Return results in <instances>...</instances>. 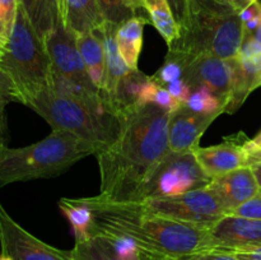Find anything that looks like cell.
I'll use <instances>...</instances> for the list:
<instances>
[{"instance_id":"obj_13","label":"cell","mask_w":261,"mask_h":260,"mask_svg":"<svg viewBox=\"0 0 261 260\" xmlns=\"http://www.w3.org/2000/svg\"><path fill=\"white\" fill-rule=\"evenodd\" d=\"M212 250L240 252L261 247V219L226 214L209 228Z\"/></svg>"},{"instance_id":"obj_8","label":"cell","mask_w":261,"mask_h":260,"mask_svg":"<svg viewBox=\"0 0 261 260\" xmlns=\"http://www.w3.org/2000/svg\"><path fill=\"white\" fill-rule=\"evenodd\" d=\"M211 181L212 177L200 167L193 150H170L149 173L137 201L189 193L205 188Z\"/></svg>"},{"instance_id":"obj_22","label":"cell","mask_w":261,"mask_h":260,"mask_svg":"<svg viewBox=\"0 0 261 260\" xmlns=\"http://www.w3.org/2000/svg\"><path fill=\"white\" fill-rule=\"evenodd\" d=\"M33 28L45 42L61 22L59 0H18Z\"/></svg>"},{"instance_id":"obj_39","label":"cell","mask_w":261,"mask_h":260,"mask_svg":"<svg viewBox=\"0 0 261 260\" xmlns=\"http://www.w3.org/2000/svg\"><path fill=\"white\" fill-rule=\"evenodd\" d=\"M228 2L231 3V4L233 5L237 10H242V9H245L247 5L251 4L252 2H255V0H228Z\"/></svg>"},{"instance_id":"obj_4","label":"cell","mask_w":261,"mask_h":260,"mask_svg":"<svg viewBox=\"0 0 261 260\" xmlns=\"http://www.w3.org/2000/svg\"><path fill=\"white\" fill-rule=\"evenodd\" d=\"M25 106L42 116L53 130L71 133L93 145L96 154L114 144L119 137L120 119L114 112L92 106L55 87L36 94Z\"/></svg>"},{"instance_id":"obj_7","label":"cell","mask_w":261,"mask_h":260,"mask_svg":"<svg viewBox=\"0 0 261 260\" xmlns=\"http://www.w3.org/2000/svg\"><path fill=\"white\" fill-rule=\"evenodd\" d=\"M45 45L53 61L55 88L75 94L92 106L114 112L87 73L78 50L76 36L66 30L63 22L59 23L58 27L46 37Z\"/></svg>"},{"instance_id":"obj_31","label":"cell","mask_w":261,"mask_h":260,"mask_svg":"<svg viewBox=\"0 0 261 260\" xmlns=\"http://www.w3.org/2000/svg\"><path fill=\"white\" fill-rule=\"evenodd\" d=\"M0 102H19L22 103L19 92L7 73L0 69Z\"/></svg>"},{"instance_id":"obj_2","label":"cell","mask_w":261,"mask_h":260,"mask_svg":"<svg viewBox=\"0 0 261 260\" xmlns=\"http://www.w3.org/2000/svg\"><path fill=\"white\" fill-rule=\"evenodd\" d=\"M93 212V235L124 236L149 260L182 257L212 250L209 227L186 223L154 213L142 201L86 198Z\"/></svg>"},{"instance_id":"obj_10","label":"cell","mask_w":261,"mask_h":260,"mask_svg":"<svg viewBox=\"0 0 261 260\" xmlns=\"http://www.w3.org/2000/svg\"><path fill=\"white\" fill-rule=\"evenodd\" d=\"M193 152L200 167L212 178L261 163V148L244 133L226 137L223 142L212 147L198 145Z\"/></svg>"},{"instance_id":"obj_33","label":"cell","mask_w":261,"mask_h":260,"mask_svg":"<svg viewBox=\"0 0 261 260\" xmlns=\"http://www.w3.org/2000/svg\"><path fill=\"white\" fill-rule=\"evenodd\" d=\"M165 88L182 105H185L188 102L191 93V87L184 79H178V81L172 82V83L167 84Z\"/></svg>"},{"instance_id":"obj_23","label":"cell","mask_w":261,"mask_h":260,"mask_svg":"<svg viewBox=\"0 0 261 260\" xmlns=\"http://www.w3.org/2000/svg\"><path fill=\"white\" fill-rule=\"evenodd\" d=\"M140 8L148 13L150 23L157 28L170 47L178 38L181 28L173 17L168 0H139Z\"/></svg>"},{"instance_id":"obj_41","label":"cell","mask_w":261,"mask_h":260,"mask_svg":"<svg viewBox=\"0 0 261 260\" xmlns=\"http://www.w3.org/2000/svg\"><path fill=\"white\" fill-rule=\"evenodd\" d=\"M251 35L254 36V38L257 41V42L261 43V25L259 28H256V30L251 33Z\"/></svg>"},{"instance_id":"obj_16","label":"cell","mask_w":261,"mask_h":260,"mask_svg":"<svg viewBox=\"0 0 261 260\" xmlns=\"http://www.w3.org/2000/svg\"><path fill=\"white\" fill-rule=\"evenodd\" d=\"M158 86L152 76L145 75L139 69H130L117 84L116 93L111 101L112 110L120 116L138 106L152 103Z\"/></svg>"},{"instance_id":"obj_29","label":"cell","mask_w":261,"mask_h":260,"mask_svg":"<svg viewBox=\"0 0 261 260\" xmlns=\"http://www.w3.org/2000/svg\"><path fill=\"white\" fill-rule=\"evenodd\" d=\"M17 9L18 0H0V51L5 47L12 35Z\"/></svg>"},{"instance_id":"obj_24","label":"cell","mask_w":261,"mask_h":260,"mask_svg":"<svg viewBox=\"0 0 261 260\" xmlns=\"http://www.w3.org/2000/svg\"><path fill=\"white\" fill-rule=\"evenodd\" d=\"M59 206L64 216L71 224L75 242H82L92 237V226H93V212L87 203L86 198L68 199L61 198Z\"/></svg>"},{"instance_id":"obj_18","label":"cell","mask_w":261,"mask_h":260,"mask_svg":"<svg viewBox=\"0 0 261 260\" xmlns=\"http://www.w3.org/2000/svg\"><path fill=\"white\" fill-rule=\"evenodd\" d=\"M233 79L224 112L233 114L242 106L249 94L261 86V55L233 59Z\"/></svg>"},{"instance_id":"obj_5","label":"cell","mask_w":261,"mask_h":260,"mask_svg":"<svg viewBox=\"0 0 261 260\" xmlns=\"http://www.w3.org/2000/svg\"><path fill=\"white\" fill-rule=\"evenodd\" d=\"M96 153L93 145L63 130H53L45 139L28 147H7L0 152V189L18 181L55 177Z\"/></svg>"},{"instance_id":"obj_12","label":"cell","mask_w":261,"mask_h":260,"mask_svg":"<svg viewBox=\"0 0 261 260\" xmlns=\"http://www.w3.org/2000/svg\"><path fill=\"white\" fill-rule=\"evenodd\" d=\"M176 54L184 64L182 79L191 87H206L217 94L226 107L231 93L233 79V61L223 60L211 54L190 56L181 53Z\"/></svg>"},{"instance_id":"obj_1","label":"cell","mask_w":261,"mask_h":260,"mask_svg":"<svg viewBox=\"0 0 261 260\" xmlns=\"http://www.w3.org/2000/svg\"><path fill=\"white\" fill-rule=\"evenodd\" d=\"M170 112L154 103L143 105L119 116L120 133L114 144L96 154L105 201H137L149 173L170 152Z\"/></svg>"},{"instance_id":"obj_40","label":"cell","mask_w":261,"mask_h":260,"mask_svg":"<svg viewBox=\"0 0 261 260\" xmlns=\"http://www.w3.org/2000/svg\"><path fill=\"white\" fill-rule=\"evenodd\" d=\"M252 172H254L255 177H256L257 184H259L260 189H261V163H257V165L252 166Z\"/></svg>"},{"instance_id":"obj_6","label":"cell","mask_w":261,"mask_h":260,"mask_svg":"<svg viewBox=\"0 0 261 260\" xmlns=\"http://www.w3.org/2000/svg\"><path fill=\"white\" fill-rule=\"evenodd\" d=\"M0 69L9 75L23 105L54 87V68L45 42L18 3L12 35L0 51Z\"/></svg>"},{"instance_id":"obj_44","label":"cell","mask_w":261,"mask_h":260,"mask_svg":"<svg viewBox=\"0 0 261 260\" xmlns=\"http://www.w3.org/2000/svg\"><path fill=\"white\" fill-rule=\"evenodd\" d=\"M0 260H12V259H10L9 256H7V255H3V254H0Z\"/></svg>"},{"instance_id":"obj_38","label":"cell","mask_w":261,"mask_h":260,"mask_svg":"<svg viewBox=\"0 0 261 260\" xmlns=\"http://www.w3.org/2000/svg\"><path fill=\"white\" fill-rule=\"evenodd\" d=\"M234 254L241 260H261V247L255 250H250V251L234 252Z\"/></svg>"},{"instance_id":"obj_32","label":"cell","mask_w":261,"mask_h":260,"mask_svg":"<svg viewBox=\"0 0 261 260\" xmlns=\"http://www.w3.org/2000/svg\"><path fill=\"white\" fill-rule=\"evenodd\" d=\"M152 103L157 105V106L166 110V111H168L170 114H172V112H175L176 110H178L182 106V103H180V102H178L177 99H176L175 97L162 86H158L157 91H155L154 93V97H153Z\"/></svg>"},{"instance_id":"obj_20","label":"cell","mask_w":261,"mask_h":260,"mask_svg":"<svg viewBox=\"0 0 261 260\" xmlns=\"http://www.w3.org/2000/svg\"><path fill=\"white\" fill-rule=\"evenodd\" d=\"M150 23L144 15H135L117 25L116 42L119 51L126 65L130 69H138L140 51L143 46V32L144 25Z\"/></svg>"},{"instance_id":"obj_27","label":"cell","mask_w":261,"mask_h":260,"mask_svg":"<svg viewBox=\"0 0 261 260\" xmlns=\"http://www.w3.org/2000/svg\"><path fill=\"white\" fill-rule=\"evenodd\" d=\"M105 20L119 25L125 20L138 15L139 0H97Z\"/></svg>"},{"instance_id":"obj_15","label":"cell","mask_w":261,"mask_h":260,"mask_svg":"<svg viewBox=\"0 0 261 260\" xmlns=\"http://www.w3.org/2000/svg\"><path fill=\"white\" fill-rule=\"evenodd\" d=\"M218 116L193 111L185 105L170 115L168 145L172 152H188L196 148L201 135Z\"/></svg>"},{"instance_id":"obj_35","label":"cell","mask_w":261,"mask_h":260,"mask_svg":"<svg viewBox=\"0 0 261 260\" xmlns=\"http://www.w3.org/2000/svg\"><path fill=\"white\" fill-rule=\"evenodd\" d=\"M261 55V43L257 42L252 35H244L239 58L247 59Z\"/></svg>"},{"instance_id":"obj_34","label":"cell","mask_w":261,"mask_h":260,"mask_svg":"<svg viewBox=\"0 0 261 260\" xmlns=\"http://www.w3.org/2000/svg\"><path fill=\"white\" fill-rule=\"evenodd\" d=\"M191 260H241L234 252L223 251V250H205L198 254L190 255Z\"/></svg>"},{"instance_id":"obj_25","label":"cell","mask_w":261,"mask_h":260,"mask_svg":"<svg viewBox=\"0 0 261 260\" xmlns=\"http://www.w3.org/2000/svg\"><path fill=\"white\" fill-rule=\"evenodd\" d=\"M70 251L73 260H124L106 235H93L86 241L75 242Z\"/></svg>"},{"instance_id":"obj_42","label":"cell","mask_w":261,"mask_h":260,"mask_svg":"<svg viewBox=\"0 0 261 260\" xmlns=\"http://www.w3.org/2000/svg\"><path fill=\"white\" fill-rule=\"evenodd\" d=\"M158 260H191L190 255L189 256H182V257H168V259H158Z\"/></svg>"},{"instance_id":"obj_3","label":"cell","mask_w":261,"mask_h":260,"mask_svg":"<svg viewBox=\"0 0 261 260\" xmlns=\"http://www.w3.org/2000/svg\"><path fill=\"white\" fill-rule=\"evenodd\" d=\"M244 40V23L228 0H189V18L168 51L233 60Z\"/></svg>"},{"instance_id":"obj_21","label":"cell","mask_w":261,"mask_h":260,"mask_svg":"<svg viewBox=\"0 0 261 260\" xmlns=\"http://www.w3.org/2000/svg\"><path fill=\"white\" fill-rule=\"evenodd\" d=\"M76 43L92 83L102 91L105 79V48L99 31L76 36Z\"/></svg>"},{"instance_id":"obj_19","label":"cell","mask_w":261,"mask_h":260,"mask_svg":"<svg viewBox=\"0 0 261 260\" xmlns=\"http://www.w3.org/2000/svg\"><path fill=\"white\" fill-rule=\"evenodd\" d=\"M64 27L75 36L93 32L105 23L97 0H59Z\"/></svg>"},{"instance_id":"obj_37","label":"cell","mask_w":261,"mask_h":260,"mask_svg":"<svg viewBox=\"0 0 261 260\" xmlns=\"http://www.w3.org/2000/svg\"><path fill=\"white\" fill-rule=\"evenodd\" d=\"M261 14V3L259 0H255L251 4L247 5L245 9L240 10V18H241L242 23H246L249 20L254 19L257 15Z\"/></svg>"},{"instance_id":"obj_30","label":"cell","mask_w":261,"mask_h":260,"mask_svg":"<svg viewBox=\"0 0 261 260\" xmlns=\"http://www.w3.org/2000/svg\"><path fill=\"white\" fill-rule=\"evenodd\" d=\"M231 214L245 218L261 219V189L251 199L237 206Z\"/></svg>"},{"instance_id":"obj_26","label":"cell","mask_w":261,"mask_h":260,"mask_svg":"<svg viewBox=\"0 0 261 260\" xmlns=\"http://www.w3.org/2000/svg\"><path fill=\"white\" fill-rule=\"evenodd\" d=\"M185 106L204 115L219 116L221 114H224V102L211 89L201 86L191 88L190 97Z\"/></svg>"},{"instance_id":"obj_14","label":"cell","mask_w":261,"mask_h":260,"mask_svg":"<svg viewBox=\"0 0 261 260\" xmlns=\"http://www.w3.org/2000/svg\"><path fill=\"white\" fill-rule=\"evenodd\" d=\"M205 188L216 196L226 214H231L237 206L251 199L260 190L251 167L239 168L212 178Z\"/></svg>"},{"instance_id":"obj_17","label":"cell","mask_w":261,"mask_h":260,"mask_svg":"<svg viewBox=\"0 0 261 260\" xmlns=\"http://www.w3.org/2000/svg\"><path fill=\"white\" fill-rule=\"evenodd\" d=\"M116 30L117 25L107 20H105L103 24L98 28L105 48V79L101 92L110 106L116 93L117 84L121 81L122 76L130 70L119 51V46L116 42Z\"/></svg>"},{"instance_id":"obj_43","label":"cell","mask_w":261,"mask_h":260,"mask_svg":"<svg viewBox=\"0 0 261 260\" xmlns=\"http://www.w3.org/2000/svg\"><path fill=\"white\" fill-rule=\"evenodd\" d=\"M252 140H254V142H255V143H256V144H257V145H259V147L261 148V132H260V133H259V134H257V135H256V137H255V138H254V139H252Z\"/></svg>"},{"instance_id":"obj_36","label":"cell","mask_w":261,"mask_h":260,"mask_svg":"<svg viewBox=\"0 0 261 260\" xmlns=\"http://www.w3.org/2000/svg\"><path fill=\"white\" fill-rule=\"evenodd\" d=\"M172 9L173 17L178 23L180 28H185L189 18V0H168Z\"/></svg>"},{"instance_id":"obj_9","label":"cell","mask_w":261,"mask_h":260,"mask_svg":"<svg viewBox=\"0 0 261 260\" xmlns=\"http://www.w3.org/2000/svg\"><path fill=\"white\" fill-rule=\"evenodd\" d=\"M154 213L186 223L211 228L217 221L226 216V212L216 196L206 188L178 195L160 196L142 201Z\"/></svg>"},{"instance_id":"obj_28","label":"cell","mask_w":261,"mask_h":260,"mask_svg":"<svg viewBox=\"0 0 261 260\" xmlns=\"http://www.w3.org/2000/svg\"><path fill=\"white\" fill-rule=\"evenodd\" d=\"M184 75V64L181 59L176 54L168 51L163 65L157 70L154 75H152L153 81L157 82L160 86L166 87L172 82L182 79Z\"/></svg>"},{"instance_id":"obj_11","label":"cell","mask_w":261,"mask_h":260,"mask_svg":"<svg viewBox=\"0 0 261 260\" xmlns=\"http://www.w3.org/2000/svg\"><path fill=\"white\" fill-rule=\"evenodd\" d=\"M2 254L12 260H73L71 251L56 249L25 231L0 204Z\"/></svg>"}]
</instances>
